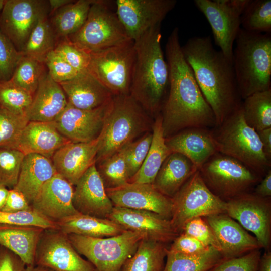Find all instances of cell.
I'll list each match as a JSON object with an SVG mask.
<instances>
[{
  "label": "cell",
  "instance_id": "cell-1",
  "mask_svg": "<svg viewBox=\"0 0 271 271\" xmlns=\"http://www.w3.org/2000/svg\"><path fill=\"white\" fill-rule=\"evenodd\" d=\"M165 55L169 87L161 111L165 138L187 128L215 127L214 114L183 55L178 27L173 29L168 38Z\"/></svg>",
  "mask_w": 271,
  "mask_h": 271
},
{
  "label": "cell",
  "instance_id": "cell-2",
  "mask_svg": "<svg viewBox=\"0 0 271 271\" xmlns=\"http://www.w3.org/2000/svg\"><path fill=\"white\" fill-rule=\"evenodd\" d=\"M181 49L219 125L242 103L232 62L214 48L210 36L190 38Z\"/></svg>",
  "mask_w": 271,
  "mask_h": 271
},
{
  "label": "cell",
  "instance_id": "cell-3",
  "mask_svg": "<svg viewBox=\"0 0 271 271\" xmlns=\"http://www.w3.org/2000/svg\"><path fill=\"white\" fill-rule=\"evenodd\" d=\"M161 24L134 41L129 95L152 116L160 114L169 87V70L161 47Z\"/></svg>",
  "mask_w": 271,
  "mask_h": 271
},
{
  "label": "cell",
  "instance_id": "cell-4",
  "mask_svg": "<svg viewBox=\"0 0 271 271\" xmlns=\"http://www.w3.org/2000/svg\"><path fill=\"white\" fill-rule=\"evenodd\" d=\"M232 64L241 98L271 89V35L240 28Z\"/></svg>",
  "mask_w": 271,
  "mask_h": 271
},
{
  "label": "cell",
  "instance_id": "cell-5",
  "mask_svg": "<svg viewBox=\"0 0 271 271\" xmlns=\"http://www.w3.org/2000/svg\"><path fill=\"white\" fill-rule=\"evenodd\" d=\"M147 112L129 94L113 97L99 135L96 163L134 141L149 128Z\"/></svg>",
  "mask_w": 271,
  "mask_h": 271
},
{
  "label": "cell",
  "instance_id": "cell-6",
  "mask_svg": "<svg viewBox=\"0 0 271 271\" xmlns=\"http://www.w3.org/2000/svg\"><path fill=\"white\" fill-rule=\"evenodd\" d=\"M211 130L217 152L242 163L260 176L270 169L257 132L244 120L241 105Z\"/></svg>",
  "mask_w": 271,
  "mask_h": 271
},
{
  "label": "cell",
  "instance_id": "cell-7",
  "mask_svg": "<svg viewBox=\"0 0 271 271\" xmlns=\"http://www.w3.org/2000/svg\"><path fill=\"white\" fill-rule=\"evenodd\" d=\"M89 54L128 43L132 40L108 1L94 0L81 28L67 37Z\"/></svg>",
  "mask_w": 271,
  "mask_h": 271
},
{
  "label": "cell",
  "instance_id": "cell-8",
  "mask_svg": "<svg viewBox=\"0 0 271 271\" xmlns=\"http://www.w3.org/2000/svg\"><path fill=\"white\" fill-rule=\"evenodd\" d=\"M198 170L208 189L225 202L251 192L261 179L260 175L242 163L219 152Z\"/></svg>",
  "mask_w": 271,
  "mask_h": 271
},
{
  "label": "cell",
  "instance_id": "cell-9",
  "mask_svg": "<svg viewBox=\"0 0 271 271\" xmlns=\"http://www.w3.org/2000/svg\"><path fill=\"white\" fill-rule=\"evenodd\" d=\"M77 252L85 256L97 271H120L125 261L135 252L143 234L125 230L113 236L94 238L68 234Z\"/></svg>",
  "mask_w": 271,
  "mask_h": 271
},
{
  "label": "cell",
  "instance_id": "cell-10",
  "mask_svg": "<svg viewBox=\"0 0 271 271\" xmlns=\"http://www.w3.org/2000/svg\"><path fill=\"white\" fill-rule=\"evenodd\" d=\"M171 223L179 234L183 226L197 217L224 213L226 202L215 195L203 181L198 169L172 198Z\"/></svg>",
  "mask_w": 271,
  "mask_h": 271
},
{
  "label": "cell",
  "instance_id": "cell-11",
  "mask_svg": "<svg viewBox=\"0 0 271 271\" xmlns=\"http://www.w3.org/2000/svg\"><path fill=\"white\" fill-rule=\"evenodd\" d=\"M135 57L134 41L91 54L88 72L113 96L129 94Z\"/></svg>",
  "mask_w": 271,
  "mask_h": 271
},
{
  "label": "cell",
  "instance_id": "cell-12",
  "mask_svg": "<svg viewBox=\"0 0 271 271\" xmlns=\"http://www.w3.org/2000/svg\"><path fill=\"white\" fill-rule=\"evenodd\" d=\"M250 0H195L209 23L215 43L232 62L233 45L241 28V16Z\"/></svg>",
  "mask_w": 271,
  "mask_h": 271
},
{
  "label": "cell",
  "instance_id": "cell-13",
  "mask_svg": "<svg viewBox=\"0 0 271 271\" xmlns=\"http://www.w3.org/2000/svg\"><path fill=\"white\" fill-rule=\"evenodd\" d=\"M226 202L225 213L253 233L262 248L270 250L271 197L262 198L251 192Z\"/></svg>",
  "mask_w": 271,
  "mask_h": 271
},
{
  "label": "cell",
  "instance_id": "cell-14",
  "mask_svg": "<svg viewBox=\"0 0 271 271\" xmlns=\"http://www.w3.org/2000/svg\"><path fill=\"white\" fill-rule=\"evenodd\" d=\"M34 264L53 271H97L77 252L68 235L57 229L44 230L37 246Z\"/></svg>",
  "mask_w": 271,
  "mask_h": 271
},
{
  "label": "cell",
  "instance_id": "cell-15",
  "mask_svg": "<svg viewBox=\"0 0 271 271\" xmlns=\"http://www.w3.org/2000/svg\"><path fill=\"white\" fill-rule=\"evenodd\" d=\"M49 11L48 1L6 0L0 13V29L21 52L34 28Z\"/></svg>",
  "mask_w": 271,
  "mask_h": 271
},
{
  "label": "cell",
  "instance_id": "cell-16",
  "mask_svg": "<svg viewBox=\"0 0 271 271\" xmlns=\"http://www.w3.org/2000/svg\"><path fill=\"white\" fill-rule=\"evenodd\" d=\"M116 13L128 36L136 41L161 24L175 7L176 0H117Z\"/></svg>",
  "mask_w": 271,
  "mask_h": 271
},
{
  "label": "cell",
  "instance_id": "cell-17",
  "mask_svg": "<svg viewBox=\"0 0 271 271\" xmlns=\"http://www.w3.org/2000/svg\"><path fill=\"white\" fill-rule=\"evenodd\" d=\"M112 100L90 110L79 109L68 103L53 123L59 132L71 142L93 141L101 133Z\"/></svg>",
  "mask_w": 271,
  "mask_h": 271
},
{
  "label": "cell",
  "instance_id": "cell-18",
  "mask_svg": "<svg viewBox=\"0 0 271 271\" xmlns=\"http://www.w3.org/2000/svg\"><path fill=\"white\" fill-rule=\"evenodd\" d=\"M106 191L114 207L151 211L171 218L172 198L160 193L153 184L128 182Z\"/></svg>",
  "mask_w": 271,
  "mask_h": 271
},
{
  "label": "cell",
  "instance_id": "cell-19",
  "mask_svg": "<svg viewBox=\"0 0 271 271\" xmlns=\"http://www.w3.org/2000/svg\"><path fill=\"white\" fill-rule=\"evenodd\" d=\"M107 218L125 230L165 244L172 242L179 235L170 220L151 211L114 206Z\"/></svg>",
  "mask_w": 271,
  "mask_h": 271
},
{
  "label": "cell",
  "instance_id": "cell-20",
  "mask_svg": "<svg viewBox=\"0 0 271 271\" xmlns=\"http://www.w3.org/2000/svg\"><path fill=\"white\" fill-rule=\"evenodd\" d=\"M73 185L57 173L45 183L31 206L56 223L79 213L73 205Z\"/></svg>",
  "mask_w": 271,
  "mask_h": 271
},
{
  "label": "cell",
  "instance_id": "cell-21",
  "mask_svg": "<svg viewBox=\"0 0 271 271\" xmlns=\"http://www.w3.org/2000/svg\"><path fill=\"white\" fill-rule=\"evenodd\" d=\"M72 202L81 214L107 218L113 205L108 197L96 164L92 165L75 185Z\"/></svg>",
  "mask_w": 271,
  "mask_h": 271
},
{
  "label": "cell",
  "instance_id": "cell-22",
  "mask_svg": "<svg viewBox=\"0 0 271 271\" xmlns=\"http://www.w3.org/2000/svg\"><path fill=\"white\" fill-rule=\"evenodd\" d=\"M203 218L214 232L220 245L221 254L224 259L238 257L251 251L262 249L256 237L226 213Z\"/></svg>",
  "mask_w": 271,
  "mask_h": 271
},
{
  "label": "cell",
  "instance_id": "cell-23",
  "mask_svg": "<svg viewBox=\"0 0 271 271\" xmlns=\"http://www.w3.org/2000/svg\"><path fill=\"white\" fill-rule=\"evenodd\" d=\"M98 138L88 143L69 142L59 148L51 160L57 174L75 185L93 164L98 149Z\"/></svg>",
  "mask_w": 271,
  "mask_h": 271
},
{
  "label": "cell",
  "instance_id": "cell-24",
  "mask_svg": "<svg viewBox=\"0 0 271 271\" xmlns=\"http://www.w3.org/2000/svg\"><path fill=\"white\" fill-rule=\"evenodd\" d=\"M171 153H178L188 158L199 169L217 152L211 130L204 128L184 129L165 138Z\"/></svg>",
  "mask_w": 271,
  "mask_h": 271
},
{
  "label": "cell",
  "instance_id": "cell-25",
  "mask_svg": "<svg viewBox=\"0 0 271 271\" xmlns=\"http://www.w3.org/2000/svg\"><path fill=\"white\" fill-rule=\"evenodd\" d=\"M67 104L66 96L59 83L54 81L48 72L44 71L27 117L29 121L53 122Z\"/></svg>",
  "mask_w": 271,
  "mask_h": 271
},
{
  "label": "cell",
  "instance_id": "cell-26",
  "mask_svg": "<svg viewBox=\"0 0 271 271\" xmlns=\"http://www.w3.org/2000/svg\"><path fill=\"white\" fill-rule=\"evenodd\" d=\"M68 103L81 109H95L109 103L113 95L88 72L79 73L75 77L59 83Z\"/></svg>",
  "mask_w": 271,
  "mask_h": 271
},
{
  "label": "cell",
  "instance_id": "cell-27",
  "mask_svg": "<svg viewBox=\"0 0 271 271\" xmlns=\"http://www.w3.org/2000/svg\"><path fill=\"white\" fill-rule=\"evenodd\" d=\"M70 142L56 128L53 122L29 121L15 149L25 155L37 154L51 159L61 147Z\"/></svg>",
  "mask_w": 271,
  "mask_h": 271
},
{
  "label": "cell",
  "instance_id": "cell-28",
  "mask_svg": "<svg viewBox=\"0 0 271 271\" xmlns=\"http://www.w3.org/2000/svg\"><path fill=\"white\" fill-rule=\"evenodd\" d=\"M57 172L51 159L37 154L25 155L16 185L31 205L43 186Z\"/></svg>",
  "mask_w": 271,
  "mask_h": 271
},
{
  "label": "cell",
  "instance_id": "cell-29",
  "mask_svg": "<svg viewBox=\"0 0 271 271\" xmlns=\"http://www.w3.org/2000/svg\"><path fill=\"white\" fill-rule=\"evenodd\" d=\"M197 170L184 155L171 153L162 164L153 184L160 193L172 198Z\"/></svg>",
  "mask_w": 271,
  "mask_h": 271
},
{
  "label": "cell",
  "instance_id": "cell-30",
  "mask_svg": "<svg viewBox=\"0 0 271 271\" xmlns=\"http://www.w3.org/2000/svg\"><path fill=\"white\" fill-rule=\"evenodd\" d=\"M44 230L35 226L0 225V246L18 255L26 266L34 265L37 246Z\"/></svg>",
  "mask_w": 271,
  "mask_h": 271
},
{
  "label": "cell",
  "instance_id": "cell-31",
  "mask_svg": "<svg viewBox=\"0 0 271 271\" xmlns=\"http://www.w3.org/2000/svg\"><path fill=\"white\" fill-rule=\"evenodd\" d=\"M57 229L66 234L94 238L116 236L124 230L108 218H101L78 213L56 223Z\"/></svg>",
  "mask_w": 271,
  "mask_h": 271
},
{
  "label": "cell",
  "instance_id": "cell-32",
  "mask_svg": "<svg viewBox=\"0 0 271 271\" xmlns=\"http://www.w3.org/2000/svg\"><path fill=\"white\" fill-rule=\"evenodd\" d=\"M152 139L146 157L139 171L129 183L153 184L166 158L171 153L165 143L161 113L156 116L152 126Z\"/></svg>",
  "mask_w": 271,
  "mask_h": 271
},
{
  "label": "cell",
  "instance_id": "cell-33",
  "mask_svg": "<svg viewBox=\"0 0 271 271\" xmlns=\"http://www.w3.org/2000/svg\"><path fill=\"white\" fill-rule=\"evenodd\" d=\"M167 244L142 239L134 254L120 271H163L168 248Z\"/></svg>",
  "mask_w": 271,
  "mask_h": 271
},
{
  "label": "cell",
  "instance_id": "cell-34",
  "mask_svg": "<svg viewBox=\"0 0 271 271\" xmlns=\"http://www.w3.org/2000/svg\"><path fill=\"white\" fill-rule=\"evenodd\" d=\"M93 1H73L55 11L51 23L55 34L65 38L77 32L85 23Z\"/></svg>",
  "mask_w": 271,
  "mask_h": 271
},
{
  "label": "cell",
  "instance_id": "cell-35",
  "mask_svg": "<svg viewBox=\"0 0 271 271\" xmlns=\"http://www.w3.org/2000/svg\"><path fill=\"white\" fill-rule=\"evenodd\" d=\"M241 107L246 123L256 132L271 128V89L248 96Z\"/></svg>",
  "mask_w": 271,
  "mask_h": 271
},
{
  "label": "cell",
  "instance_id": "cell-36",
  "mask_svg": "<svg viewBox=\"0 0 271 271\" xmlns=\"http://www.w3.org/2000/svg\"><path fill=\"white\" fill-rule=\"evenodd\" d=\"M55 35L47 16L43 17L31 33L21 53L44 63L48 54L56 47Z\"/></svg>",
  "mask_w": 271,
  "mask_h": 271
},
{
  "label": "cell",
  "instance_id": "cell-37",
  "mask_svg": "<svg viewBox=\"0 0 271 271\" xmlns=\"http://www.w3.org/2000/svg\"><path fill=\"white\" fill-rule=\"evenodd\" d=\"M163 271H208L223 259L221 254L211 248L198 255H185L167 250Z\"/></svg>",
  "mask_w": 271,
  "mask_h": 271
},
{
  "label": "cell",
  "instance_id": "cell-38",
  "mask_svg": "<svg viewBox=\"0 0 271 271\" xmlns=\"http://www.w3.org/2000/svg\"><path fill=\"white\" fill-rule=\"evenodd\" d=\"M97 164L96 168L106 189L116 188L128 182L126 146Z\"/></svg>",
  "mask_w": 271,
  "mask_h": 271
},
{
  "label": "cell",
  "instance_id": "cell-39",
  "mask_svg": "<svg viewBox=\"0 0 271 271\" xmlns=\"http://www.w3.org/2000/svg\"><path fill=\"white\" fill-rule=\"evenodd\" d=\"M243 29L256 33H271V1L250 0L241 16Z\"/></svg>",
  "mask_w": 271,
  "mask_h": 271
},
{
  "label": "cell",
  "instance_id": "cell-40",
  "mask_svg": "<svg viewBox=\"0 0 271 271\" xmlns=\"http://www.w3.org/2000/svg\"><path fill=\"white\" fill-rule=\"evenodd\" d=\"M44 71L43 63L22 54L9 81L33 96Z\"/></svg>",
  "mask_w": 271,
  "mask_h": 271
},
{
  "label": "cell",
  "instance_id": "cell-41",
  "mask_svg": "<svg viewBox=\"0 0 271 271\" xmlns=\"http://www.w3.org/2000/svg\"><path fill=\"white\" fill-rule=\"evenodd\" d=\"M33 95L9 80L0 82V107L14 114L26 116Z\"/></svg>",
  "mask_w": 271,
  "mask_h": 271
},
{
  "label": "cell",
  "instance_id": "cell-42",
  "mask_svg": "<svg viewBox=\"0 0 271 271\" xmlns=\"http://www.w3.org/2000/svg\"><path fill=\"white\" fill-rule=\"evenodd\" d=\"M29 121L26 116L17 115L0 107V148L15 149Z\"/></svg>",
  "mask_w": 271,
  "mask_h": 271
},
{
  "label": "cell",
  "instance_id": "cell-43",
  "mask_svg": "<svg viewBox=\"0 0 271 271\" xmlns=\"http://www.w3.org/2000/svg\"><path fill=\"white\" fill-rule=\"evenodd\" d=\"M25 155L16 149L0 148V184L10 189L15 186Z\"/></svg>",
  "mask_w": 271,
  "mask_h": 271
},
{
  "label": "cell",
  "instance_id": "cell-44",
  "mask_svg": "<svg viewBox=\"0 0 271 271\" xmlns=\"http://www.w3.org/2000/svg\"><path fill=\"white\" fill-rule=\"evenodd\" d=\"M0 225L35 226L44 229H57L55 222L33 208L14 212L0 211Z\"/></svg>",
  "mask_w": 271,
  "mask_h": 271
},
{
  "label": "cell",
  "instance_id": "cell-45",
  "mask_svg": "<svg viewBox=\"0 0 271 271\" xmlns=\"http://www.w3.org/2000/svg\"><path fill=\"white\" fill-rule=\"evenodd\" d=\"M152 139V133L147 132L126 146V162L129 180L142 166L149 150Z\"/></svg>",
  "mask_w": 271,
  "mask_h": 271
},
{
  "label": "cell",
  "instance_id": "cell-46",
  "mask_svg": "<svg viewBox=\"0 0 271 271\" xmlns=\"http://www.w3.org/2000/svg\"><path fill=\"white\" fill-rule=\"evenodd\" d=\"M54 50L79 72H88L91 54L65 37L56 45Z\"/></svg>",
  "mask_w": 271,
  "mask_h": 271
},
{
  "label": "cell",
  "instance_id": "cell-47",
  "mask_svg": "<svg viewBox=\"0 0 271 271\" xmlns=\"http://www.w3.org/2000/svg\"><path fill=\"white\" fill-rule=\"evenodd\" d=\"M22 55L0 29V82L11 79Z\"/></svg>",
  "mask_w": 271,
  "mask_h": 271
},
{
  "label": "cell",
  "instance_id": "cell-48",
  "mask_svg": "<svg viewBox=\"0 0 271 271\" xmlns=\"http://www.w3.org/2000/svg\"><path fill=\"white\" fill-rule=\"evenodd\" d=\"M261 256L260 249H256L238 257L223 258L208 271H258Z\"/></svg>",
  "mask_w": 271,
  "mask_h": 271
},
{
  "label": "cell",
  "instance_id": "cell-49",
  "mask_svg": "<svg viewBox=\"0 0 271 271\" xmlns=\"http://www.w3.org/2000/svg\"><path fill=\"white\" fill-rule=\"evenodd\" d=\"M181 233L195 238L221 253L220 245L212 229L203 217L195 218L188 222L182 228Z\"/></svg>",
  "mask_w": 271,
  "mask_h": 271
},
{
  "label": "cell",
  "instance_id": "cell-50",
  "mask_svg": "<svg viewBox=\"0 0 271 271\" xmlns=\"http://www.w3.org/2000/svg\"><path fill=\"white\" fill-rule=\"evenodd\" d=\"M44 63L50 77L58 83L71 80L80 73L54 50L48 54Z\"/></svg>",
  "mask_w": 271,
  "mask_h": 271
},
{
  "label": "cell",
  "instance_id": "cell-51",
  "mask_svg": "<svg viewBox=\"0 0 271 271\" xmlns=\"http://www.w3.org/2000/svg\"><path fill=\"white\" fill-rule=\"evenodd\" d=\"M211 248L195 238L181 233L172 241L168 250L174 252L192 255L204 253Z\"/></svg>",
  "mask_w": 271,
  "mask_h": 271
},
{
  "label": "cell",
  "instance_id": "cell-52",
  "mask_svg": "<svg viewBox=\"0 0 271 271\" xmlns=\"http://www.w3.org/2000/svg\"><path fill=\"white\" fill-rule=\"evenodd\" d=\"M32 209L24 195L18 190L9 189L5 205L2 211L14 212Z\"/></svg>",
  "mask_w": 271,
  "mask_h": 271
},
{
  "label": "cell",
  "instance_id": "cell-53",
  "mask_svg": "<svg viewBox=\"0 0 271 271\" xmlns=\"http://www.w3.org/2000/svg\"><path fill=\"white\" fill-rule=\"evenodd\" d=\"M26 266L18 255L0 246V271H24Z\"/></svg>",
  "mask_w": 271,
  "mask_h": 271
},
{
  "label": "cell",
  "instance_id": "cell-54",
  "mask_svg": "<svg viewBox=\"0 0 271 271\" xmlns=\"http://www.w3.org/2000/svg\"><path fill=\"white\" fill-rule=\"evenodd\" d=\"M254 194L262 198L271 197V170L270 169L264 178L256 185L253 192Z\"/></svg>",
  "mask_w": 271,
  "mask_h": 271
},
{
  "label": "cell",
  "instance_id": "cell-55",
  "mask_svg": "<svg viewBox=\"0 0 271 271\" xmlns=\"http://www.w3.org/2000/svg\"><path fill=\"white\" fill-rule=\"evenodd\" d=\"M263 152L266 157L271 160V128L257 131Z\"/></svg>",
  "mask_w": 271,
  "mask_h": 271
},
{
  "label": "cell",
  "instance_id": "cell-56",
  "mask_svg": "<svg viewBox=\"0 0 271 271\" xmlns=\"http://www.w3.org/2000/svg\"><path fill=\"white\" fill-rule=\"evenodd\" d=\"M258 271H271V251L270 250H265L261 256Z\"/></svg>",
  "mask_w": 271,
  "mask_h": 271
},
{
  "label": "cell",
  "instance_id": "cell-57",
  "mask_svg": "<svg viewBox=\"0 0 271 271\" xmlns=\"http://www.w3.org/2000/svg\"><path fill=\"white\" fill-rule=\"evenodd\" d=\"M72 0H49L48 4L50 12L54 13L58 9L72 2Z\"/></svg>",
  "mask_w": 271,
  "mask_h": 271
},
{
  "label": "cell",
  "instance_id": "cell-58",
  "mask_svg": "<svg viewBox=\"0 0 271 271\" xmlns=\"http://www.w3.org/2000/svg\"><path fill=\"white\" fill-rule=\"evenodd\" d=\"M9 189L0 184V211L3 209L8 195Z\"/></svg>",
  "mask_w": 271,
  "mask_h": 271
},
{
  "label": "cell",
  "instance_id": "cell-59",
  "mask_svg": "<svg viewBox=\"0 0 271 271\" xmlns=\"http://www.w3.org/2000/svg\"><path fill=\"white\" fill-rule=\"evenodd\" d=\"M24 271H53L49 268L38 265L26 266Z\"/></svg>",
  "mask_w": 271,
  "mask_h": 271
},
{
  "label": "cell",
  "instance_id": "cell-60",
  "mask_svg": "<svg viewBox=\"0 0 271 271\" xmlns=\"http://www.w3.org/2000/svg\"><path fill=\"white\" fill-rule=\"evenodd\" d=\"M6 0H0V13L2 11L5 5Z\"/></svg>",
  "mask_w": 271,
  "mask_h": 271
}]
</instances>
